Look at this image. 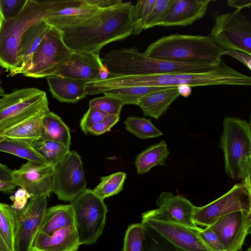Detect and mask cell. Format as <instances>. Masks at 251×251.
Returning <instances> with one entry per match:
<instances>
[{"mask_svg":"<svg viewBox=\"0 0 251 251\" xmlns=\"http://www.w3.org/2000/svg\"><path fill=\"white\" fill-rule=\"evenodd\" d=\"M132 5L130 1L123 2L118 6L100 10L78 25L57 28L64 43L72 51L100 54L106 45L133 34Z\"/></svg>","mask_w":251,"mask_h":251,"instance_id":"obj_1","label":"cell"},{"mask_svg":"<svg viewBox=\"0 0 251 251\" xmlns=\"http://www.w3.org/2000/svg\"><path fill=\"white\" fill-rule=\"evenodd\" d=\"M222 51L209 35L174 34L151 43L144 53L157 59L215 66L222 60Z\"/></svg>","mask_w":251,"mask_h":251,"instance_id":"obj_2","label":"cell"},{"mask_svg":"<svg viewBox=\"0 0 251 251\" xmlns=\"http://www.w3.org/2000/svg\"><path fill=\"white\" fill-rule=\"evenodd\" d=\"M101 60L110 73L123 75L200 73L215 66L152 58L134 47L110 50Z\"/></svg>","mask_w":251,"mask_h":251,"instance_id":"obj_3","label":"cell"},{"mask_svg":"<svg viewBox=\"0 0 251 251\" xmlns=\"http://www.w3.org/2000/svg\"><path fill=\"white\" fill-rule=\"evenodd\" d=\"M223 126L220 146L226 174L235 180L251 179V123L244 119L226 116Z\"/></svg>","mask_w":251,"mask_h":251,"instance_id":"obj_4","label":"cell"},{"mask_svg":"<svg viewBox=\"0 0 251 251\" xmlns=\"http://www.w3.org/2000/svg\"><path fill=\"white\" fill-rule=\"evenodd\" d=\"M51 0H26L21 11L13 18H0V66L9 73L18 67L20 40L34 23L45 19Z\"/></svg>","mask_w":251,"mask_h":251,"instance_id":"obj_5","label":"cell"},{"mask_svg":"<svg viewBox=\"0 0 251 251\" xmlns=\"http://www.w3.org/2000/svg\"><path fill=\"white\" fill-rule=\"evenodd\" d=\"M50 110L46 93L36 88L15 89L0 97V134L30 118Z\"/></svg>","mask_w":251,"mask_h":251,"instance_id":"obj_6","label":"cell"},{"mask_svg":"<svg viewBox=\"0 0 251 251\" xmlns=\"http://www.w3.org/2000/svg\"><path fill=\"white\" fill-rule=\"evenodd\" d=\"M79 242L89 245L97 242L103 231L108 210L104 200L93 190H86L70 202Z\"/></svg>","mask_w":251,"mask_h":251,"instance_id":"obj_7","label":"cell"},{"mask_svg":"<svg viewBox=\"0 0 251 251\" xmlns=\"http://www.w3.org/2000/svg\"><path fill=\"white\" fill-rule=\"evenodd\" d=\"M209 35L223 51L237 50L251 54V24L241 10L221 14L215 12Z\"/></svg>","mask_w":251,"mask_h":251,"instance_id":"obj_8","label":"cell"},{"mask_svg":"<svg viewBox=\"0 0 251 251\" xmlns=\"http://www.w3.org/2000/svg\"><path fill=\"white\" fill-rule=\"evenodd\" d=\"M73 53L64 43L61 31L52 26L33 54L31 69L23 75L36 78L53 76L69 60Z\"/></svg>","mask_w":251,"mask_h":251,"instance_id":"obj_9","label":"cell"},{"mask_svg":"<svg viewBox=\"0 0 251 251\" xmlns=\"http://www.w3.org/2000/svg\"><path fill=\"white\" fill-rule=\"evenodd\" d=\"M239 210L251 211V179L235 184L210 203L196 206L194 221L198 226H209L219 217Z\"/></svg>","mask_w":251,"mask_h":251,"instance_id":"obj_10","label":"cell"},{"mask_svg":"<svg viewBox=\"0 0 251 251\" xmlns=\"http://www.w3.org/2000/svg\"><path fill=\"white\" fill-rule=\"evenodd\" d=\"M86 189L82 161L75 151H70L54 166L51 192L60 200L71 202Z\"/></svg>","mask_w":251,"mask_h":251,"instance_id":"obj_11","label":"cell"},{"mask_svg":"<svg viewBox=\"0 0 251 251\" xmlns=\"http://www.w3.org/2000/svg\"><path fill=\"white\" fill-rule=\"evenodd\" d=\"M47 198H31L26 207L15 210L13 251H31L47 208Z\"/></svg>","mask_w":251,"mask_h":251,"instance_id":"obj_12","label":"cell"},{"mask_svg":"<svg viewBox=\"0 0 251 251\" xmlns=\"http://www.w3.org/2000/svg\"><path fill=\"white\" fill-rule=\"evenodd\" d=\"M141 223L146 225L180 251H212L196 231L181 225L151 217L144 213Z\"/></svg>","mask_w":251,"mask_h":251,"instance_id":"obj_13","label":"cell"},{"mask_svg":"<svg viewBox=\"0 0 251 251\" xmlns=\"http://www.w3.org/2000/svg\"><path fill=\"white\" fill-rule=\"evenodd\" d=\"M209 227L225 251H240L251 232V211L239 210L221 216Z\"/></svg>","mask_w":251,"mask_h":251,"instance_id":"obj_14","label":"cell"},{"mask_svg":"<svg viewBox=\"0 0 251 251\" xmlns=\"http://www.w3.org/2000/svg\"><path fill=\"white\" fill-rule=\"evenodd\" d=\"M54 173V166L27 161L21 167L12 170L11 181L26 189L31 198L49 197Z\"/></svg>","mask_w":251,"mask_h":251,"instance_id":"obj_15","label":"cell"},{"mask_svg":"<svg viewBox=\"0 0 251 251\" xmlns=\"http://www.w3.org/2000/svg\"><path fill=\"white\" fill-rule=\"evenodd\" d=\"M131 82L134 86L177 87L185 84L192 88L218 85L220 76L218 71L212 68L200 73L134 75Z\"/></svg>","mask_w":251,"mask_h":251,"instance_id":"obj_16","label":"cell"},{"mask_svg":"<svg viewBox=\"0 0 251 251\" xmlns=\"http://www.w3.org/2000/svg\"><path fill=\"white\" fill-rule=\"evenodd\" d=\"M158 208L144 213L150 217L169 221L196 231L199 227L194 221L196 206L180 195H174L170 191L162 192L157 198Z\"/></svg>","mask_w":251,"mask_h":251,"instance_id":"obj_17","label":"cell"},{"mask_svg":"<svg viewBox=\"0 0 251 251\" xmlns=\"http://www.w3.org/2000/svg\"><path fill=\"white\" fill-rule=\"evenodd\" d=\"M100 10L85 0H51L44 20L57 28L75 25L86 21Z\"/></svg>","mask_w":251,"mask_h":251,"instance_id":"obj_18","label":"cell"},{"mask_svg":"<svg viewBox=\"0 0 251 251\" xmlns=\"http://www.w3.org/2000/svg\"><path fill=\"white\" fill-rule=\"evenodd\" d=\"M109 74L100 54L73 51L69 60L54 76L88 82L105 79Z\"/></svg>","mask_w":251,"mask_h":251,"instance_id":"obj_19","label":"cell"},{"mask_svg":"<svg viewBox=\"0 0 251 251\" xmlns=\"http://www.w3.org/2000/svg\"><path fill=\"white\" fill-rule=\"evenodd\" d=\"M212 0H174L161 26H186L203 17Z\"/></svg>","mask_w":251,"mask_h":251,"instance_id":"obj_20","label":"cell"},{"mask_svg":"<svg viewBox=\"0 0 251 251\" xmlns=\"http://www.w3.org/2000/svg\"><path fill=\"white\" fill-rule=\"evenodd\" d=\"M52 27L42 19L34 23L25 31L20 42L17 68L9 73L10 75L24 74L31 69L33 54Z\"/></svg>","mask_w":251,"mask_h":251,"instance_id":"obj_21","label":"cell"},{"mask_svg":"<svg viewBox=\"0 0 251 251\" xmlns=\"http://www.w3.org/2000/svg\"><path fill=\"white\" fill-rule=\"evenodd\" d=\"M80 245L74 225L50 234L39 231L31 251H77Z\"/></svg>","mask_w":251,"mask_h":251,"instance_id":"obj_22","label":"cell"},{"mask_svg":"<svg viewBox=\"0 0 251 251\" xmlns=\"http://www.w3.org/2000/svg\"><path fill=\"white\" fill-rule=\"evenodd\" d=\"M47 80L52 97L60 102L75 103L88 95L85 81L54 75Z\"/></svg>","mask_w":251,"mask_h":251,"instance_id":"obj_23","label":"cell"},{"mask_svg":"<svg viewBox=\"0 0 251 251\" xmlns=\"http://www.w3.org/2000/svg\"><path fill=\"white\" fill-rule=\"evenodd\" d=\"M180 96L177 87L153 92L142 96L137 105L144 116L158 119Z\"/></svg>","mask_w":251,"mask_h":251,"instance_id":"obj_24","label":"cell"},{"mask_svg":"<svg viewBox=\"0 0 251 251\" xmlns=\"http://www.w3.org/2000/svg\"><path fill=\"white\" fill-rule=\"evenodd\" d=\"M74 225V214L70 204H60L47 208L39 231L50 234Z\"/></svg>","mask_w":251,"mask_h":251,"instance_id":"obj_25","label":"cell"},{"mask_svg":"<svg viewBox=\"0 0 251 251\" xmlns=\"http://www.w3.org/2000/svg\"><path fill=\"white\" fill-rule=\"evenodd\" d=\"M41 138L57 141L69 147L71 145L69 128L58 115L50 110L42 117Z\"/></svg>","mask_w":251,"mask_h":251,"instance_id":"obj_26","label":"cell"},{"mask_svg":"<svg viewBox=\"0 0 251 251\" xmlns=\"http://www.w3.org/2000/svg\"><path fill=\"white\" fill-rule=\"evenodd\" d=\"M43 114H39L24 121L5 130L0 135L5 139L32 144L41 138V123Z\"/></svg>","mask_w":251,"mask_h":251,"instance_id":"obj_27","label":"cell"},{"mask_svg":"<svg viewBox=\"0 0 251 251\" xmlns=\"http://www.w3.org/2000/svg\"><path fill=\"white\" fill-rule=\"evenodd\" d=\"M169 154L167 145L164 140L150 146L136 158L135 165L137 173L143 175L155 166L165 165Z\"/></svg>","mask_w":251,"mask_h":251,"instance_id":"obj_28","label":"cell"},{"mask_svg":"<svg viewBox=\"0 0 251 251\" xmlns=\"http://www.w3.org/2000/svg\"><path fill=\"white\" fill-rule=\"evenodd\" d=\"M0 151L11 154L27 161L49 164L32 144L4 138L0 142Z\"/></svg>","mask_w":251,"mask_h":251,"instance_id":"obj_29","label":"cell"},{"mask_svg":"<svg viewBox=\"0 0 251 251\" xmlns=\"http://www.w3.org/2000/svg\"><path fill=\"white\" fill-rule=\"evenodd\" d=\"M50 164L56 165L69 153L70 147L53 140L40 138L32 144Z\"/></svg>","mask_w":251,"mask_h":251,"instance_id":"obj_30","label":"cell"},{"mask_svg":"<svg viewBox=\"0 0 251 251\" xmlns=\"http://www.w3.org/2000/svg\"><path fill=\"white\" fill-rule=\"evenodd\" d=\"M176 87L133 86L115 88L104 92L102 94L115 98L122 101L124 105H137L139 100L148 94Z\"/></svg>","mask_w":251,"mask_h":251,"instance_id":"obj_31","label":"cell"},{"mask_svg":"<svg viewBox=\"0 0 251 251\" xmlns=\"http://www.w3.org/2000/svg\"><path fill=\"white\" fill-rule=\"evenodd\" d=\"M124 123L128 131L141 139L157 138L163 134L150 119L129 116Z\"/></svg>","mask_w":251,"mask_h":251,"instance_id":"obj_32","label":"cell"},{"mask_svg":"<svg viewBox=\"0 0 251 251\" xmlns=\"http://www.w3.org/2000/svg\"><path fill=\"white\" fill-rule=\"evenodd\" d=\"M126 177V174L123 172L103 176L100 183L93 190V192L103 200L117 195L122 190Z\"/></svg>","mask_w":251,"mask_h":251,"instance_id":"obj_33","label":"cell"},{"mask_svg":"<svg viewBox=\"0 0 251 251\" xmlns=\"http://www.w3.org/2000/svg\"><path fill=\"white\" fill-rule=\"evenodd\" d=\"M15 210L11 206L0 202V234L13 251Z\"/></svg>","mask_w":251,"mask_h":251,"instance_id":"obj_34","label":"cell"},{"mask_svg":"<svg viewBox=\"0 0 251 251\" xmlns=\"http://www.w3.org/2000/svg\"><path fill=\"white\" fill-rule=\"evenodd\" d=\"M155 2V0H140L132 5L131 13L134 27L133 34L138 35L145 29Z\"/></svg>","mask_w":251,"mask_h":251,"instance_id":"obj_35","label":"cell"},{"mask_svg":"<svg viewBox=\"0 0 251 251\" xmlns=\"http://www.w3.org/2000/svg\"><path fill=\"white\" fill-rule=\"evenodd\" d=\"M143 225L144 227L143 251H180L153 229L145 224Z\"/></svg>","mask_w":251,"mask_h":251,"instance_id":"obj_36","label":"cell"},{"mask_svg":"<svg viewBox=\"0 0 251 251\" xmlns=\"http://www.w3.org/2000/svg\"><path fill=\"white\" fill-rule=\"evenodd\" d=\"M144 227L142 223L132 224L127 227L122 251H143Z\"/></svg>","mask_w":251,"mask_h":251,"instance_id":"obj_37","label":"cell"},{"mask_svg":"<svg viewBox=\"0 0 251 251\" xmlns=\"http://www.w3.org/2000/svg\"><path fill=\"white\" fill-rule=\"evenodd\" d=\"M89 105L109 115H120L124 104L115 98L104 95L91 100Z\"/></svg>","mask_w":251,"mask_h":251,"instance_id":"obj_38","label":"cell"},{"mask_svg":"<svg viewBox=\"0 0 251 251\" xmlns=\"http://www.w3.org/2000/svg\"><path fill=\"white\" fill-rule=\"evenodd\" d=\"M174 0H155L145 29L158 26L168 13Z\"/></svg>","mask_w":251,"mask_h":251,"instance_id":"obj_39","label":"cell"},{"mask_svg":"<svg viewBox=\"0 0 251 251\" xmlns=\"http://www.w3.org/2000/svg\"><path fill=\"white\" fill-rule=\"evenodd\" d=\"M26 0H0V18L3 20L12 18L22 10Z\"/></svg>","mask_w":251,"mask_h":251,"instance_id":"obj_40","label":"cell"},{"mask_svg":"<svg viewBox=\"0 0 251 251\" xmlns=\"http://www.w3.org/2000/svg\"><path fill=\"white\" fill-rule=\"evenodd\" d=\"M107 115L96 108L89 107L80 121L81 129L85 134L89 133L90 129Z\"/></svg>","mask_w":251,"mask_h":251,"instance_id":"obj_41","label":"cell"},{"mask_svg":"<svg viewBox=\"0 0 251 251\" xmlns=\"http://www.w3.org/2000/svg\"><path fill=\"white\" fill-rule=\"evenodd\" d=\"M198 233L206 245L212 251H225L224 248L217 235L209 226L201 228Z\"/></svg>","mask_w":251,"mask_h":251,"instance_id":"obj_42","label":"cell"},{"mask_svg":"<svg viewBox=\"0 0 251 251\" xmlns=\"http://www.w3.org/2000/svg\"><path fill=\"white\" fill-rule=\"evenodd\" d=\"M120 115H107L100 122L94 125L89 133L99 135L109 131L119 120Z\"/></svg>","mask_w":251,"mask_h":251,"instance_id":"obj_43","label":"cell"},{"mask_svg":"<svg viewBox=\"0 0 251 251\" xmlns=\"http://www.w3.org/2000/svg\"><path fill=\"white\" fill-rule=\"evenodd\" d=\"M31 198V195L26 189L20 187L13 195L10 196L9 199L13 202L10 206L15 210H22L27 206L28 199Z\"/></svg>","mask_w":251,"mask_h":251,"instance_id":"obj_44","label":"cell"},{"mask_svg":"<svg viewBox=\"0 0 251 251\" xmlns=\"http://www.w3.org/2000/svg\"><path fill=\"white\" fill-rule=\"evenodd\" d=\"M221 55L230 56L243 63L250 70H251V54L242 51L230 50L222 51Z\"/></svg>","mask_w":251,"mask_h":251,"instance_id":"obj_45","label":"cell"},{"mask_svg":"<svg viewBox=\"0 0 251 251\" xmlns=\"http://www.w3.org/2000/svg\"><path fill=\"white\" fill-rule=\"evenodd\" d=\"M85 1L100 9L111 8L123 3L122 0H85Z\"/></svg>","mask_w":251,"mask_h":251,"instance_id":"obj_46","label":"cell"},{"mask_svg":"<svg viewBox=\"0 0 251 251\" xmlns=\"http://www.w3.org/2000/svg\"><path fill=\"white\" fill-rule=\"evenodd\" d=\"M227 3L229 6L241 11L244 8H250L251 5L250 0H228Z\"/></svg>","mask_w":251,"mask_h":251,"instance_id":"obj_47","label":"cell"},{"mask_svg":"<svg viewBox=\"0 0 251 251\" xmlns=\"http://www.w3.org/2000/svg\"><path fill=\"white\" fill-rule=\"evenodd\" d=\"M16 185L11 180L0 179V192L7 193H11L15 189Z\"/></svg>","mask_w":251,"mask_h":251,"instance_id":"obj_48","label":"cell"},{"mask_svg":"<svg viewBox=\"0 0 251 251\" xmlns=\"http://www.w3.org/2000/svg\"><path fill=\"white\" fill-rule=\"evenodd\" d=\"M12 170L7 166L0 163V179L11 180Z\"/></svg>","mask_w":251,"mask_h":251,"instance_id":"obj_49","label":"cell"},{"mask_svg":"<svg viewBox=\"0 0 251 251\" xmlns=\"http://www.w3.org/2000/svg\"><path fill=\"white\" fill-rule=\"evenodd\" d=\"M177 89L180 95L184 98L188 97L192 93V87L185 84H181L177 86Z\"/></svg>","mask_w":251,"mask_h":251,"instance_id":"obj_50","label":"cell"},{"mask_svg":"<svg viewBox=\"0 0 251 251\" xmlns=\"http://www.w3.org/2000/svg\"><path fill=\"white\" fill-rule=\"evenodd\" d=\"M0 251H13L0 234Z\"/></svg>","mask_w":251,"mask_h":251,"instance_id":"obj_51","label":"cell"},{"mask_svg":"<svg viewBox=\"0 0 251 251\" xmlns=\"http://www.w3.org/2000/svg\"><path fill=\"white\" fill-rule=\"evenodd\" d=\"M5 94V91L4 89L0 86V97Z\"/></svg>","mask_w":251,"mask_h":251,"instance_id":"obj_52","label":"cell"},{"mask_svg":"<svg viewBox=\"0 0 251 251\" xmlns=\"http://www.w3.org/2000/svg\"><path fill=\"white\" fill-rule=\"evenodd\" d=\"M4 139V138L2 135H1L0 134V142L1 141H2V140H3Z\"/></svg>","mask_w":251,"mask_h":251,"instance_id":"obj_53","label":"cell"},{"mask_svg":"<svg viewBox=\"0 0 251 251\" xmlns=\"http://www.w3.org/2000/svg\"><path fill=\"white\" fill-rule=\"evenodd\" d=\"M247 251H251V247H249V248L247 250Z\"/></svg>","mask_w":251,"mask_h":251,"instance_id":"obj_54","label":"cell"},{"mask_svg":"<svg viewBox=\"0 0 251 251\" xmlns=\"http://www.w3.org/2000/svg\"><path fill=\"white\" fill-rule=\"evenodd\" d=\"M0 83H1V81H0Z\"/></svg>","mask_w":251,"mask_h":251,"instance_id":"obj_55","label":"cell"}]
</instances>
